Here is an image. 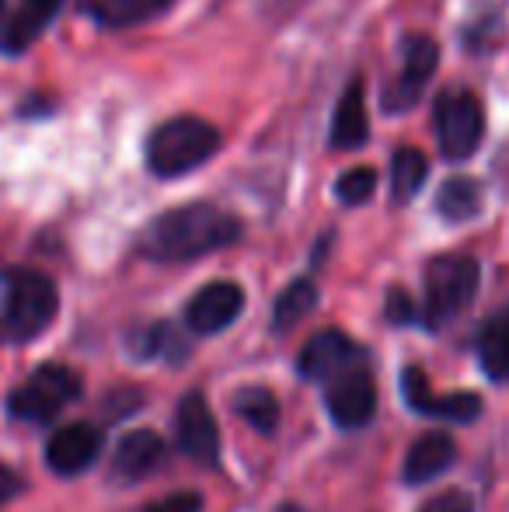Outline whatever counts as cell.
I'll return each mask as SVG.
<instances>
[{"label": "cell", "instance_id": "19", "mask_svg": "<svg viewBox=\"0 0 509 512\" xmlns=\"http://www.w3.org/2000/svg\"><path fill=\"white\" fill-rule=\"evenodd\" d=\"M314 307H318V286H314L311 279H293L276 297V304H272V331L286 335V331L297 328Z\"/></svg>", "mask_w": 509, "mask_h": 512}, {"label": "cell", "instance_id": "24", "mask_svg": "<svg viewBox=\"0 0 509 512\" xmlns=\"http://www.w3.org/2000/svg\"><path fill=\"white\" fill-rule=\"evenodd\" d=\"M377 192V171L374 168H349L346 175L335 182V196L346 206L370 203V196Z\"/></svg>", "mask_w": 509, "mask_h": 512}, {"label": "cell", "instance_id": "18", "mask_svg": "<svg viewBox=\"0 0 509 512\" xmlns=\"http://www.w3.org/2000/svg\"><path fill=\"white\" fill-rule=\"evenodd\" d=\"M478 359L496 384L509 380V304L499 307L478 331Z\"/></svg>", "mask_w": 509, "mask_h": 512}, {"label": "cell", "instance_id": "15", "mask_svg": "<svg viewBox=\"0 0 509 512\" xmlns=\"http://www.w3.org/2000/svg\"><path fill=\"white\" fill-rule=\"evenodd\" d=\"M175 0H81V14L98 28H136L164 14Z\"/></svg>", "mask_w": 509, "mask_h": 512}, {"label": "cell", "instance_id": "8", "mask_svg": "<svg viewBox=\"0 0 509 512\" xmlns=\"http://www.w3.org/2000/svg\"><path fill=\"white\" fill-rule=\"evenodd\" d=\"M363 359V349L342 331H318L311 342L300 349L297 373L314 384H332L335 377L356 370Z\"/></svg>", "mask_w": 509, "mask_h": 512}, {"label": "cell", "instance_id": "17", "mask_svg": "<svg viewBox=\"0 0 509 512\" xmlns=\"http://www.w3.org/2000/svg\"><path fill=\"white\" fill-rule=\"evenodd\" d=\"M164 460V439L150 429H136L123 436V443L116 446V478L119 481H140L150 471H157V464Z\"/></svg>", "mask_w": 509, "mask_h": 512}, {"label": "cell", "instance_id": "3", "mask_svg": "<svg viewBox=\"0 0 509 512\" xmlns=\"http://www.w3.org/2000/svg\"><path fill=\"white\" fill-rule=\"evenodd\" d=\"M220 143H224V136L213 122L199 119V115H175V119L150 129L147 143H143V157L157 178H182L203 168L220 150Z\"/></svg>", "mask_w": 509, "mask_h": 512}, {"label": "cell", "instance_id": "10", "mask_svg": "<svg viewBox=\"0 0 509 512\" xmlns=\"http://www.w3.org/2000/svg\"><path fill=\"white\" fill-rule=\"evenodd\" d=\"M178 446L196 464H220V432L203 394H185L182 405H178Z\"/></svg>", "mask_w": 509, "mask_h": 512}, {"label": "cell", "instance_id": "20", "mask_svg": "<svg viewBox=\"0 0 509 512\" xmlns=\"http://www.w3.org/2000/svg\"><path fill=\"white\" fill-rule=\"evenodd\" d=\"M436 209H440L443 220L450 223H464V220H475L482 213V185L475 178H447L443 189L436 192Z\"/></svg>", "mask_w": 509, "mask_h": 512}, {"label": "cell", "instance_id": "11", "mask_svg": "<svg viewBox=\"0 0 509 512\" xmlns=\"http://www.w3.org/2000/svg\"><path fill=\"white\" fill-rule=\"evenodd\" d=\"M401 394H405L408 408H415L419 415H433V418H447V422H475L482 415V401L478 394L461 391V394H433L426 373L419 366H408L405 377H401Z\"/></svg>", "mask_w": 509, "mask_h": 512}, {"label": "cell", "instance_id": "23", "mask_svg": "<svg viewBox=\"0 0 509 512\" xmlns=\"http://www.w3.org/2000/svg\"><path fill=\"white\" fill-rule=\"evenodd\" d=\"M63 7V0H18L14 7V18H18V42L21 49H28L42 32L46 25L56 18V11Z\"/></svg>", "mask_w": 509, "mask_h": 512}, {"label": "cell", "instance_id": "1", "mask_svg": "<svg viewBox=\"0 0 509 512\" xmlns=\"http://www.w3.org/2000/svg\"><path fill=\"white\" fill-rule=\"evenodd\" d=\"M245 227L238 216L213 203H189L154 216L136 234V251L150 262H192L241 241Z\"/></svg>", "mask_w": 509, "mask_h": 512}, {"label": "cell", "instance_id": "7", "mask_svg": "<svg viewBox=\"0 0 509 512\" xmlns=\"http://www.w3.org/2000/svg\"><path fill=\"white\" fill-rule=\"evenodd\" d=\"M436 67H440V46L433 35L412 32L401 39V70L391 84L384 88L381 105L387 115L408 112L412 105H419V98L426 95L429 81H433Z\"/></svg>", "mask_w": 509, "mask_h": 512}, {"label": "cell", "instance_id": "4", "mask_svg": "<svg viewBox=\"0 0 509 512\" xmlns=\"http://www.w3.org/2000/svg\"><path fill=\"white\" fill-rule=\"evenodd\" d=\"M482 269L471 255H440L426 265V324L443 328L461 317L478 297Z\"/></svg>", "mask_w": 509, "mask_h": 512}, {"label": "cell", "instance_id": "2", "mask_svg": "<svg viewBox=\"0 0 509 512\" xmlns=\"http://www.w3.org/2000/svg\"><path fill=\"white\" fill-rule=\"evenodd\" d=\"M60 310V290L46 272L0 269V345H25L39 338Z\"/></svg>", "mask_w": 509, "mask_h": 512}, {"label": "cell", "instance_id": "28", "mask_svg": "<svg viewBox=\"0 0 509 512\" xmlns=\"http://www.w3.org/2000/svg\"><path fill=\"white\" fill-rule=\"evenodd\" d=\"M387 317H391L394 324H412L415 321V304L408 300V293L391 290V297H387Z\"/></svg>", "mask_w": 509, "mask_h": 512}, {"label": "cell", "instance_id": "12", "mask_svg": "<svg viewBox=\"0 0 509 512\" xmlns=\"http://www.w3.org/2000/svg\"><path fill=\"white\" fill-rule=\"evenodd\" d=\"M241 307H245V293L238 283H206L196 297L185 307V324L196 335H217V331L231 328L238 321Z\"/></svg>", "mask_w": 509, "mask_h": 512}, {"label": "cell", "instance_id": "25", "mask_svg": "<svg viewBox=\"0 0 509 512\" xmlns=\"http://www.w3.org/2000/svg\"><path fill=\"white\" fill-rule=\"evenodd\" d=\"M419 512H475V502H471V495L461 492V488H447V492L433 495Z\"/></svg>", "mask_w": 509, "mask_h": 512}, {"label": "cell", "instance_id": "9", "mask_svg": "<svg viewBox=\"0 0 509 512\" xmlns=\"http://www.w3.org/2000/svg\"><path fill=\"white\" fill-rule=\"evenodd\" d=\"M328 415L335 418V425L342 429H363L370 418L377 415V384L363 366L342 373L328 384L325 394Z\"/></svg>", "mask_w": 509, "mask_h": 512}, {"label": "cell", "instance_id": "21", "mask_svg": "<svg viewBox=\"0 0 509 512\" xmlns=\"http://www.w3.org/2000/svg\"><path fill=\"white\" fill-rule=\"evenodd\" d=\"M429 178V161L419 147H398L391 157V196L394 203H408L422 192Z\"/></svg>", "mask_w": 509, "mask_h": 512}, {"label": "cell", "instance_id": "14", "mask_svg": "<svg viewBox=\"0 0 509 512\" xmlns=\"http://www.w3.org/2000/svg\"><path fill=\"white\" fill-rule=\"evenodd\" d=\"M454 460H457L454 439H450L447 432H426V436L412 443L401 474H405L408 485H426V481L440 478L443 471H450Z\"/></svg>", "mask_w": 509, "mask_h": 512}, {"label": "cell", "instance_id": "5", "mask_svg": "<svg viewBox=\"0 0 509 512\" xmlns=\"http://www.w3.org/2000/svg\"><path fill=\"white\" fill-rule=\"evenodd\" d=\"M84 391V380L77 377L70 366L46 363L32 373L21 387H14L11 398H7V411L11 418L28 425H46L53 422L67 405H74Z\"/></svg>", "mask_w": 509, "mask_h": 512}, {"label": "cell", "instance_id": "27", "mask_svg": "<svg viewBox=\"0 0 509 512\" xmlns=\"http://www.w3.org/2000/svg\"><path fill=\"white\" fill-rule=\"evenodd\" d=\"M0 53H21L18 42V18L7 0H0Z\"/></svg>", "mask_w": 509, "mask_h": 512}, {"label": "cell", "instance_id": "22", "mask_svg": "<svg viewBox=\"0 0 509 512\" xmlns=\"http://www.w3.org/2000/svg\"><path fill=\"white\" fill-rule=\"evenodd\" d=\"M234 411L262 436H272L279 429V401L269 387H245V391H238Z\"/></svg>", "mask_w": 509, "mask_h": 512}, {"label": "cell", "instance_id": "16", "mask_svg": "<svg viewBox=\"0 0 509 512\" xmlns=\"http://www.w3.org/2000/svg\"><path fill=\"white\" fill-rule=\"evenodd\" d=\"M370 140V119H367V98H363V81L356 77L339 98L332 119V147L335 150H360Z\"/></svg>", "mask_w": 509, "mask_h": 512}, {"label": "cell", "instance_id": "29", "mask_svg": "<svg viewBox=\"0 0 509 512\" xmlns=\"http://www.w3.org/2000/svg\"><path fill=\"white\" fill-rule=\"evenodd\" d=\"M18 492H21V481H18V474H14L11 467H4V464H0V506H7V502H11Z\"/></svg>", "mask_w": 509, "mask_h": 512}, {"label": "cell", "instance_id": "13", "mask_svg": "<svg viewBox=\"0 0 509 512\" xmlns=\"http://www.w3.org/2000/svg\"><path fill=\"white\" fill-rule=\"evenodd\" d=\"M98 453H102V432L88 422H74L53 432L46 446V464L60 478H74V474H84L95 464Z\"/></svg>", "mask_w": 509, "mask_h": 512}, {"label": "cell", "instance_id": "26", "mask_svg": "<svg viewBox=\"0 0 509 512\" xmlns=\"http://www.w3.org/2000/svg\"><path fill=\"white\" fill-rule=\"evenodd\" d=\"M143 512H203V495L199 492H175L164 495V499H154Z\"/></svg>", "mask_w": 509, "mask_h": 512}, {"label": "cell", "instance_id": "6", "mask_svg": "<svg viewBox=\"0 0 509 512\" xmlns=\"http://www.w3.org/2000/svg\"><path fill=\"white\" fill-rule=\"evenodd\" d=\"M436 122V143L447 161H468L485 136V108L475 91L468 88H447L436 98L433 108Z\"/></svg>", "mask_w": 509, "mask_h": 512}]
</instances>
